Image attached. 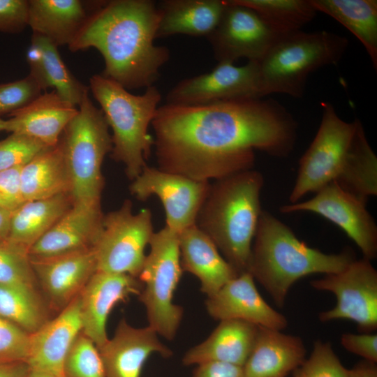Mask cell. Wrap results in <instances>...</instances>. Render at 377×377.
<instances>
[{
	"instance_id": "cell-1",
	"label": "cell",
	"mask_w": 377,
	"mask_h": 377,
	"mask_svg": "<svg viewBox=\"0 0 377 377\" xmlns=\"http://www.w3.org/2000/svg\"><path fill=\"white\" fill-rule=\"evenodd\" d=\"M151 126L159 169L208 182L251 169L256 149L287 156L297 128L283 105L262 98L165 103L158 108Z\"/></svg>"
},
{
	"instance_id": "cell-2",
	"label": "cell",
	"mask_w": 377,
	"mask_h": 377,
	"mask_svg": "<svg viewBox=\"0 0 377 377\" xmlns=\"http://www.w3.org/2000/svg\"><path fill=\"white\" fill-rule=\"evenodd\" d=\"M160 15L151 0L103 1L68 48L71 52L96 49L104 59V77L126 89H147L154 85L170 57L166 47L154 42Z\"/></svg>"
},
{
	"instance_id": "cell-3",
	"label": "cell",
	"mask_w": 377,
	"mask_h": 377,
	"mask_svg": "<svg viewBox=\"0 0 377 377\" xmlns=\"http://www.w3.org/2000/svg\"><path fill=\"white\" fill-rule=\"evenodd\" d=\"M263 184V175L251 169L216 179L196 217L195 225L239 274L249 272Z\"/></svg>"
},
{
	"instance_id": "cell-4",
	"label": "cell",
	"mask_w": 377,
	"mask_h": 377,
	"mask_svg": "<svg viewBox=\"0 0 377 377\" xmlns=\"http://www.w3.org/2000/svg\"><path fill=\"white\" fill-rule=\"evenodd\" d=\"M253 239L249 272L280 308L300 279L337 273L355 260L351 251L329 254L309 246L267 211L260 214Z\"/></svg>"
},
{
	"instance_id": "cell-5",
	"label": "cell",
	"mask_w": 377,
	"mask_h": 377,
	"mask_svg": "<svg viewBox=\"0 0 377 377\" xmlns=\"http://www.w3.org/2000/svg\"><path fill=\"white\" fill-rule=\"evenodd\" d=\"M89 87L99 103L112 135V158L121 163L131 181L141 172L154 147L149 133L161 95L155 86L142 95H134L115 81L94 75Z\"/></svg>"
},
{
	"instance_id": "cell-6",
	"label": "cell",
	"mask_w": 377,
	"mask_h": 377,
	"mask_svg": "<svg viewBox=\"0 0 377 377\" xmlns=\"http://www.w3.org/2000/svg\"><path fill=\"white\" fill-rule=\"evenodd\" d=\"M348 45L346 37L327 31H296L279 36L256 61L260 95L303 96L309 75L337 65Z\"/></svg>"
},
{
	"instance_id": "cell-7",
	"label": "cell",
	"mask_w": 377,
	"mask_h": 377,
	"mask_svg": "<svg viewBox=\"0 0 377 377\" xmlns=\"http://www.w3.org/2000/svg\"><path fill=\"white\" fill-rule=\"evenodd\" d=\"M59 140L74 202H101L104 187L102 165L112 149L109 126L89 91Z\"/></svg>"
},
{
	"instance_id": "cell-8",
	"label": "cell",
	"mask_w": 377,
	"mask_h": 377,
	"mask_svg": "<svg viewBox=\"0 0 377 377\" xmlns=\"http://www.w3.org/2000/svg\"><path fill=\"white\" fill-rule=\"evenodd\" d=\"M150 251L139 274L143 287L138 295L147 312L148 326L172 341L177 334L184 310L173 303L175 291L183 270L179 235L167 226L154 232Z\"/></svg>"
},
{
	"instance_id": "cell-9",
	"label": "cell",
	"mask_w": 377,
	"mask_h": 377,
	"mask_svg": "<svg viewBox=\"0 0 377 377\" xmlns=\"http://www.w3.org/2000/svg\"><path fill=\"white\" fill-rule=\"evenodd\" d=\"M154 232L151 210L145 208L135 214L132 202L126 200L119 209L104 215L94 247L97 271L138 278Z\"/></svg>"
},
{
	"instance_id": "cell-10",
	"label": "cell",
	"mask_w": 377,
	"mask_h": 377,
	"mask_svg": "<svg viewBox=\"0 0 377 377\" xmlns=\"http://www.w3.org/2000/svg\"><path fill=\"white\" fill-rule=\"evenodd\" d=\"M318 131L300 160L297 176L290 192V204L311 192L334 182L344 163L357 119L347 122L337 114L330 103L323 102Z\"/></svg>"
},
{
	"instance_id": "cell-11",
	"label": "cell",
	"mask_w": 377,
	"mask_h": 377,
	"mask_svg": "<svg viewBox=\"0 0 377 377\" xmlns=\"http://www.w3.org/2000/svg\"><path fill=\"white\" fill-rule=\"evenodd\" d=\"M310 285L318 290L331 292L335 306L318 315L323 323L350 320L362 333L377 329V271L367 258L354 260L343 270L325 274Z\"/></svg>"
},
{
	"instance_id": "cell-12",
	"label": "cell",
	"mask_w": 377,
	"mask_h": 377,
	"mask_svg": "<svg viewBox=\"0 0 377 377\" xmlns=\"http://www.w3.org/2000/svg\"><path fill=\"white\" fill-rule=\"evenodd\" d=\"M210 184L147 165L132 180L129 190L140 200L152 195L158 198L165 211V226L179 233L195 225Z\"/></svg>"
},
{
	"instance_id": "cell-13",
	"label": "cell",
	"mask_w": 377,
	"mask_h": 377,
	"mask_svg": "<svg viewBox=\"0 0 377 377\" xmlns=\"http://www.w3.org/2000/svg\"><path fill=\"white\" fill-rule=\"evenodd\" d=\"M366 204L332 182L311 199L283 205L280 212H311L322 216L341 228L360 248L364 258L371 260L377 256V226Z\"/></svg>"
},
{
	"instance_id": "cell-14",
	"label": "cell",
	"mask_w": 377,
	"mask_h": 377,
	"mask_svg": "<svg viewBox=\"0 0 377 377\" xmlns=\"http://www.w3.org/2000/svg\"><path fill=\"white\" fill-rule=\"evenodd\" d=\"M225 8L214 30L207 37L218 62L241 58L257 61L281 36L251 8L235 0H224Z\"/></svg>"
},
{
	"instance_id": "cell-15",
	"label": "cell",
	"mask_w": 377,
	"mask_h": 377,
	"mask_svg": "<svg viewBox=\"0 0 377 377\" xmlns=\"http://www.w3.org/2000/svg\"><path fill=\"white\" fill-rule=\"evenodd\" d=\"M261 98L256 61L240 66L219 62L209 73L178 82L168 92L166 103L195 105Z\"/></svg>"
},
{
	"instance_id": "cell-16",
	"label": "cell",
	"mask_w": 377,
	"mask_h": 377,
	"mask_svg": "<svg viewBox=\"0 0 377 377\" xmlns=\"http://www.w3.org/2000/svg\"><path fill=\"white\" fill-rule=\"evenodd\" d=\"M30 261L48 306L59 312L80 294L97 271L94 249Z\"/></svg>"
},
{
	"instance_id": "cell-17",
	"label": "cell",
	"mask_w": 377,
	"mask_h": 377,
	"mask_svg": "<svg viewBox=\"0 0 377 377\" xmlns=\"http://www.w3.org/2000/svg\"><path fill=\"white\" fill-rule=\"evenodd\" d=\"M104 214L101 202H73L70 209L29 249L30 258H46L94 249Z\"/></svg>"
},
{
	"instance_id": "cell-18",
	"label": "cell",
	"mask_w": 377,
	"mask_h": 377,
	"mask_svg": "<svg viewBox=\"0 0 377 377\" xmlns=\"http://www.w3.org/2000/svg\"><path fill=\"white\" fill-rule=\"evenodd\" d=\"M141 281L126 274L96 271L80 294L82 332L101 348L108 340L107 319L112 309L131 295H139Z\"/></svg>"
},
{
	"instance_id": "cell-19",
	"label": "cell",
	"mask_w": 377,
	"mask_h": 377,
	"mask_svg": "<svg viewBox=\"0 0 377 377\" xmlns=\"http://www.w3.org/2000/svg\"><path fill=\"white\" fill-rule=\"evenodd\" d=\"M205 306L209 315L215 320H240L279 331L288 325L286 316L260 295L249 272L239 274L207 297Z\"/></svg>"
},
{
	"instance_id": "cell-20",
	"label": "cell",
	"mask_w": 377,
	"mask_h": 377,
	"mask_svg": "<svg viewBox=\"0 0 377 377\" xmlns=\"http://www.w3.org/2000/svg\"><path fill=\"white\" fill-rule=\"evenodd\" d=\"M158 335L149 326L135 327L124 318L121 319L113 337L98 349L105 377H140L145 362L152 354L172 356V351Z\"/></svg>"
},
{
	"instance_id": "cell-21",
	"label": "cell",
	"mask_w": 377,
	"mask_h": 377,
	"mask_svg": "<svg viewBox=\"0 0 377 377\" xmlns=\"http://www.w3.org/2000/svg\"><path fill=\"white\" fill-rule=\"evenodd\" d=\"M80 297L74 299L39 330L30 334L27 363L32 370L65 377L66 355L82 332Z\"/></svg>"
},
{
	"instance_id": "cell-22",
	"label": "cell",
	"mask_w": 377,
	"mask_h": 377,
	"mask_svg": "<svg viewBox=\"0 0 377 377\" xmlns=\"http://www.w3.org/2000/svg\"><path fill=\"white\" fill-rule=\"evenodd\" d=\"M77 110L54 91H45L11 113L9 118H0V132L23 134L52 147L58 144Z\"/></svg>"
},
{
	"instance_id": "cell-23",
	"label": "cell",
	"mask_w": 377,
	"mask_h": 377,
	"mask_svg": "<svg viewBox=\"0 0 377 377\" xmlns=\"http://www.w3.org/2000/svg\"><path fill=\"white\" fill-rule=\"evenodd\" d=\"M178 235L182 269L198 279L200 290L207 297L239 275L212 239L195 225Z\"/></svg>"
},
{
	"instance_id": "cell-24",
	"label": "cell",
	"mask_w": 377,
	"mask_h": 377,
	"mask_svg": "<svg viewBox=\"0 0 377 377\" xmlns=\"http://www.w3.org/2000/svg\"><path fill=\"white\" fill-rule=\"evenodd\" d=\"M302 339L260 327L254 346L243 366L244 377H287L305 360Z\"/></svg>"
},
{
	"instance_id": "cell-25",
	"label": "cell",
	"mask_w": 377,
	"mask_h": 377,
	"mask_svg": "<svg viewBox=\"0 0 377 377\" xmlns=\"http://www.w3.org/2000/svg\"><path fill=\"white\" fill-rule=\"evenodd\" d=\"M260 327L240 320H220L211 334L184 355L186 366L220 362L243 367L256 343Z\"/></svg>"
},
{
	"instance_id": "cell-26",
	"label": "cell",
	"mask_w": 377,
	"mask_h": 377,
	"mask_svg": "<svg viewBox=\"0 0 377 377\" xmlns=\"http://www.w3.org/2000/svg\"><path fill=\"white\" fill-rule=\"evenodd\" d=\"M29 75L42 91L52 88L63 100L77 108L89 88L80 82L63 61L58 47L49 39L32 34L27 52Z\"/></svg>"
},
{
	"instance_id": "cell-27",
	"label": "cell",
	"mask_w": 377,
	"mask_h": 377,
	"mask_svg": "<svg viewBox=\"0 0 377 377\" xmlns=\"http://www.w3.org/2000/svg\"><path fill=\"white\" fill-rule=\"evenodd\" d=\"M224 0H163L157 6L160 20L156 38L175 34L207 37L218 25Z\"/></svg>"
},
{
	"instance_id": "cell-28",
	"label": "cell",
	"mask_w": 377,
	"mask_h": 377,
	"mask_svg": "<svg viewBox=\"0 0 377 377\" xmlns=\"http://www.w3.org/2000/svg\"><path fill=\"white\" fill-rule=\"evenodd\" d=\"M27 26L57 47L73 41L89 15L79 0H29Z\"/></svg>"
},
{
	"instance_id": "cell-29",
	"label": "cell",
	"mask_w": 377,
	"mask_h": 377,
	"mask_svg": "<svg viewBox=\"0 0 377 377\" xmlns=\"http://www.w3.org/2000/svg\"><path fill=\"white\" fill-rule=\"evenodd\" d=\"M71 193L25 201L11 214L7 239L28 251L70 209Z\"/></svg>"
},
{
	"instance_id": "cell-30",
	"label": "cell",
	"mask_w": 377,
	"mask_h": 377,
	"mask_svg": "<svg viewBox=\"0 0 377 377\" xmlns=\"http://www.w3.org/2000/svg\"><path fill=\"white\" fill-rule=\"evenodd\" d=\"M20 182L24 201L71 193L70 178L59 141L22 168Z\"/></svg>"
},
{
	"instance_id": "cell-31",
	"label": "cell",
	"mask_w": 377,
	"mask_h": 377,
	"mask_svg": "<svg viewBox=\"0 0 377 377\" xmlns=\"http://www.w3.org/2000/svg\"><path fill=\"white\" fill-rule=\"evenodd\" d=\"M323 13L348 29L363 45L374 68H377V1L311 0Z\"/></svg>"
},
{
	"instance_id": "cell-32",
	"label": "cell",
	"mask_w": 377,
	"mask_h": 377,
	"mask_svg": "<svg viewBox=\"0 0 377 377\" xmlns=\"http://www.w3.org/2000/svg\"><path fill=\"white\" fill-rule=\"evenodd\" d=\"M343 190L367 202L377 194V158L360 120L341 170L334 181Z\"/></svg>"
},
{
	"instance_id": "cell-33",
	"label": "cell",
	"mask_w": 377,
	"mask_h": 377,
	"mask_svg": "<svg viewBox=\"0 0 377 377\" xmlns=\"http://www.w3.org/2000/svg\"><path fill=\"white\" fill-rule=\"evenodd\" d=\"M48 306L38 288L0 283V318L33 334L49 318Z\"/></svg>"
},
{
	"instance_id": "cell-34",
	"label": "cell",
	"mask_w": 377,
	"mask_h": 377,
	"mask_svg": "<svg viewBox=\"0 0 377 377\" xmlns=\"http://www.w3.org/2000/svg\"><path fill=\"white\" fill-rule=\"evenodd\" d=\"M253 10L279 35L296 31L311 22L317 10L311 0H235Z\"/></svg>"
},
{
	"instance_id": "cell-35",
	"label": "cell",
	"mask_w": 377,
	"mask_h": 377,
	"mask_svg": "<svg viewBox=\"0 0 377 377\" xmlns=\"http://www.w3.org/2000/svg\"><path fill=\"white\" fill-rule=\"evenodd\" d=\"M0 283L38 288L28 251L0 239Z\"/></svg>"
},
{
	"instance_id": "cell-36",
	"label": "cell",
	"mask_w": 377,
	"mask_h": 377,
	"mask_svg": "<svg viewBox=\"0 0 377 377\" xmlns=\"http://www.w3.org/2000/svg\"><path fill=\"white\" fill-rule=\"evenodd\" d=\"M64 373L65 377H105L97 346L82 332L68 350L64 362Z\"/></svg>"
},
{
	"instance_id": "cell-37",
	"label": "cell",
	"mask_w": 377,
	"mask_h": 377,
	"mask_svg": "<svg viewBox=\"0 0 377 377\" xmlns=\"http://www.w3.org/2000/svg\"><path fill=\"white\" fill-rule=\"evenodd\" d=\"M330 342L317 340L307 359L293 372V377H348Z\"/></svg>"
},
{
	"instance_id": "cell-38",
	"label": "cell",
	"mask_w": 377,
	"mask_h": 377,
	"mask_svg": "<svg viewBox=\"0 0 377 377\" xmlns=\"http://www.w3.org/2000/svg\"><path fill=\"white\" fill-rule=\"evenodd\" d=\"M50 148L41 142L20 133H10L0 140V171L22 168Z\"/></svg>"
},
{
	"instance_id": "cell-39",
	"label": "cell",
	"mask_w": 377,
	"mask_h": 377,
	"mask_svg": "<svg viewBox=\"0 0 377 377\" xmlns=\"http://www.w3.org/2000/svg\"><path fill=\"white\" fill-rule=\"evenodd\" d=\"M42 91L29 74L22 79L0 84V118L24 106Z\"/></svg>"
},
{
	"instance_id": "cell-40",
	"label": "cell",
	"mask_w": 377,
	"mask_h": 377,
	"mask_svg": "<svg viewBox=\"0 0 377 377\" xmlns=\"http://www.w3.org/2000/svg\"><path fill=\"white\" fill-rule=\"evenodd\" d=\"M30 334L0 318V361L27 362Z\"/></svg>"
},
{
	"instance_id": "cell-41",
	"label": "cell",
	"mask_w": 377,
	"mask_h": 377,
	"mask_svg": "<svg viewBox=\"0 0 377 377\" xmlns=\"http://www.w3.org/2000/svg\"><path fill=\"white\" fill-rule=\"evenodd\" d=\"M22 168L0 171V208L11 213L25 202L21 190Z\"/></svg>"
},
{
	"instance_id": "cell-42",
	"label": "cell",
	"mask_w": 377,
	"mask_h": 377,
	"mask_svg": "<svg viewBox=\"0 0 377 377\" xmlns=\"http://www.w3.org/2000/svg\"><path fill=\"white\" fill-rule=\"evenodd\" d=\"M27 0H0V32L19 33L27 27Z\"/></svg>"
},
{
	"instance_id": "cell-43",
	"label": "cell",
	"mask_w": 377,
	"mask_h": 377,
	"mask_svg": "<svg viewBox=\"0 0 377 377\" xmlns=\"http://www.w3.org/2000/svg\"><path fill=\"white\" fill-rule=\"evenodd\" d=\"M341 343L348 351L362 357L364 360L377 362V334L371 333H344Z\"/></svg>"
},
{
	"instance_id": "cell-44",
	"label": "cell",
	"mask_w": 377,
	"mask_h": 377,
	"mask_svg": "<svg viewBox=\"0 0 377 377\" xmlns=\"http://www.w3.org/2000/svg\"><path fill=\"white\" fill-rule=\"evenodd\" d=\"M193 377H244L243 367L220 362L198 364Z\"/></svg>"
},
{
	"instance_id": "cell-45",
	"label": "cell",
	"mask_w": 377,
	"mask_h": 377,
	"mask_svg": "<svg viewBox=\"0 0 377 377\" xmlns=\"http://www.w3.org/2000/svg\"><path fill=\"white\" fill-rule=\"evenodd\" d=\"M30 370L24 361H0V377H28Z\"/></svg>"
},
{
	"instance_id": "cell-46",
	"label": "cell",
	"mask_w": 377,
	"mask_h": 377,
	"mask_svg": "<svg viewBox=\"0 0 377 377\" xmlns=\"http://www.w3.org/2000/svg\"><path fill=\"white\" fill-rule=\"evenodd\" d=\"M348 377H377L376 363L363 360L349 369Z\"/></svg>"
},
{
	"instance_id": "cell-47",
	"label": "cell",
	"mask_w": 377,
	"mask_h": 377,
	"mask_svg": "<svg viewBox=\"0 0 377 377\" xmlns=\"http://www.w3.org/2000/svg\"><path fill=\"white\" fill-rule=\"evenodd\" d=\"M11 214V212L0 208V239H5L8 237Z\"/></svg>"
},
{
	"instance_id": "cell-48",
	"label": "cell",
	"mask_w": 377,
	"mask_h": 377,
	"mask_svg": "<svg viewBox=\"0 0 377 377\" xmlns=\"http://www.w3.org/2000/svg\"><path fill=\"white\" fill-rule=\"evenodd\" d=\"M28 377H59V376L52 375L47 373L31 369Z\"/></svg>"
}]
</instances>
